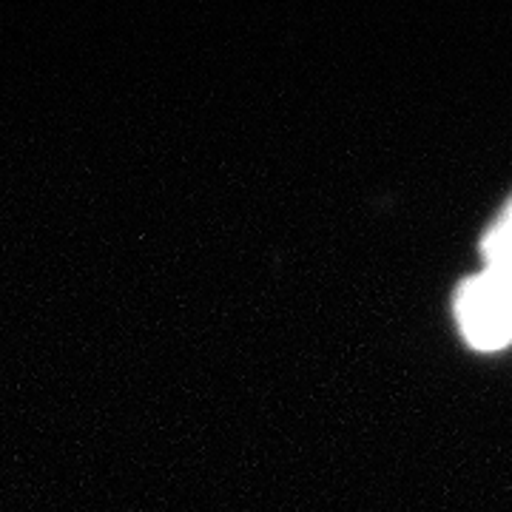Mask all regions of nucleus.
I'll list each match as a JSON object with an SVG mask.
<instances>
[{
	"instance_id": "nucleus-1",
	"label": "nucleus",
	"mask_w": 512,
	"mask_h": 512,
	"mask_svg": "<svg viewBox=\"0 0 512 512\" xmlns=\"http://www.w3.org/2000/svg\"><path fill=\"white\" fill-rule=\"evenodd\" d=\"M458 328L476 350H501L512 342V274L484 268L456 296Z\"/></svg>"
},
{
	"instance_id": "nucleus-2",
	"label": "nucleus",
	"mask_w": 512,
	"mask_h": 512,
	"mask_svg": "<svg viewBox=\"0 0 512 512\" xmlns=\"http://www.w3.org/2000/svg\"><path fill=\"white\" fill-rule=\"evenodd\" d=\"M484 259L487 268L512 274V202L484 237Z\"/></svg>"
}]
</instances>
